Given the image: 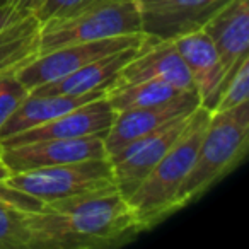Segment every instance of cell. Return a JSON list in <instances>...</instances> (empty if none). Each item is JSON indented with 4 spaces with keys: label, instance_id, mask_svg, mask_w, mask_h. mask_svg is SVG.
<instances>
[{
    "label": "cell",
    "instance_id": "20",
    "mask_svg": "<svg viewBox=\"0 0 249 249\" xmlns=\"http://www.w3.org/2000/svg\"><path fill=\"white\" fill-rule=\"evenodd\" d=\"M249 101V56L239 62L232 75L225 82L224 89H222L218 101L215 104L212 113H222V111H229L232 107H237L241 104Z\"/></svg>",
    "mask_w": 249,
    "mask_h": 249
},
{
    "label": "cell",
    "instance_id": "10",
    "mask_svg": "<svg viewBox=\"0 0 249 249\" xmlns=\"http://www.w3.org/2000/svg\"><path fill=\"white\" fill-rule=\"evenodd\" d=\"M114 109L107 103L106 97H97L82 106L70 109L46 123L35 126L31 130L14 135L11 139L0 142V147L19 145V143L39 142V140L55 139H79L89 135H106L114 121Z\"/></svg>",
    "mask_w": 249,
    "mask_h": 249
},
{
    "label": "cell",
    "instance_id": "5",
    "mask_svg": "<svg viewBox=\"0 0 249 249\" xmlns=\"http://www.w3.org/2000/svg\"><path fill=\"white\" fill-rule=\"evenodd\" d=\"M5 184L41 203L116 188L107 157L21 171L11 174Z\"/></svg>",
    "mask_w": 249,
    "mask_h": 249
},
{
    "label": "cell",
    "instance_id": "18",
    "mask_svg": "<svg viewBox=\"0 0 249 249\" xmlns=\"http://www.w3.org/2000/svg\"><path fill=\"white\" fill-rule=\"evenodd\" d=\"M183 92H188V90H181L179 87L173 86L166 80L150 79L135 84L109 86L104 92V97L111 104L114 113H120V111L133 109V107H143L164 103V101L174 99Z\"/></svg>",
    "mask_w": 249,
    "mask_h": 249
},
{
    "label": "cell",
    "instance_id": "9",
    "mask_svg": "<svg viewBox=\"0 0 249 249\" xmlns=\"http://www.w3.org/2000/svg\"><path fill=\"white\" fill-rule=\"evenodd\" d=\"M196 107H200L198 92L188 90V92H183L174 99L164 101V103L116 113L111 128L104 137L107 159L116 156L120 150H123L135 140L143 139L149 133L159 130L169 121L191 114Z\"/></svg>",
    "mask_w": 249,
    "mask_h": 249
},
{
    "label": "cell",
    "instance_id": "23",
    "mask_svg": "<svg viewBox=\"0 0 249 249\" xmlns=\"http://www.w3.org/2000/svg\"><path fill=\"white\" fill-rule=\"evenodd\" d=\"M29 94V90L16 79L0 92V126L4 124V121L14 113V109L22 103L26 96Z\"/></svg>",
    "mask_w": 249,
    "mask_h": 249
},
{
    "label": "cell",
    "instance_id": "2",
    "mask_svg": "<svg viewBox=\"0 0 249 249\" xmlns=\"http://www.w3.org/2000/svg\"><path fill=\"white\" fill-rule=\"evenodd\" d=\"M249 147V101L212 113L196 157L176 198V210L196 201L244 160Z\"/></svg>",
    "mask_w": 249,
    "mask_h": 249
},
{
    "label": "cell",
    "instance_id": "3",
    "mask_svg": "<svg viewBox=\"0 0 249 249\" xmlns=\"http://www.w3.org/2000/svg\"><path fill=\"white\" fill-rule=\"evenodd\" d=\"M210 114V111L205 107H196L179 140L167 150L159 164L126 198L143 231L156 227L164 218L178 212V193L195 162L198 145L207 128Z\"/></svg>",
    "mask_w": 249,
    "mask_h": 249
},
{
    "label": "cell",
    "instance_id": "8",
    "mask_svg": "<svg viewBox=\"0 0 249 249\" xmlns=\"http://www.w3.org/2000/svg\"><path fill=\"white\" fill-rule=\"evenodd\" d=\"M104 137L89 135L79 139H55L39 142L19 143V145L0 147V160L14 173L38 169V167L62 166V164L80 162L89 159L107 157Z\"/></svg>",
    "mask_w": 249,
    "mask_h": 249
},
{
    "label": "cell",
    "instance_id": "15",
    "mask_svg": "<svg viewBox=\"0 0 249 249\" xmlns=\"http://www.w3.org/2000/svg\"><path fill=\"white\" fill-rule=\"evenodd\" d=\"M150 36L140 45L130 46V48L120 50V52L106 55L99 60H94L89 65L82 67V69L75 70V72L69 73V75L62 77L58 80L35 87L29 92L39 94V96H43V94H52V96H55V94H60V96H84V94L96 92V90H106L116 80V77L120 75L123 67L139 55L140 50L147 45Z\"/></svg>",
    "mask_w": 249,
    "mask_h": 249
},
{
    "label": "cell",
    "instance_id": "16",
    "mask_svg": "<svg viewBox=\"0 0 249 249\" xmlns=\"http://www.w3.org/2000/svg\"><path fill=\"white\" fill-rule=\"evenodd\" d=\"M106 90H96V92L84 94V96H60V94H33L29 92L22 99V103L14 109V113L4 121L0 126V142L11 139L14 135L31 130L35 126L46 123L60 114L70 109L82 106V104L103 97Z\"/></svg>",
    "mask_w": 249,
    "mask_h": 249
},
{
    "label": "cell",
    "instance_id": "21",
    "mask_svg": "<svg viewBox=\"0 0 249 249\" xmlns=\"http://www.w3.org/2000/svg\"><path fill=\"white\" fill-rule=\"evenodd\" d=\"M38 26L39 24L35 16L18 14L9 2L0 5V41L22 35V33L29 31L33 28H38Z\"/></svg>",
    "mask_w": 249,
    "mask_h": 249
},
{
    "label": "cell",
    "instance_id": "24",
    "mask_svg": "<svg viewBox=\"0 0 249 249\" xmlns=\"http://www.w3.org/2000/svg\"><path fill=\"white\" fill-rule=\"evenodd\" d=\"M9 4L14 7V11L21 16H33L36 9L41 5L43 0H7Z\"/></svg>",
    "mask_w": 249,
    "mask_h": 249
},
{
    "label": "cell",
    "instance_id": "11",
    "mask_svg": "<svg viewBox=\"0 0 249 249\" xmlns=\"http://www.w3.org/2000/svg\"><path fill=\"white\" fill-rule=\"evenodd\" d=\"M231 0H160L142 9V31L154 39H173L201 29Z\"/></svg>",
    "mask_w": 249,
    "mask_h": 249
},
{
    "label": "cell",
    "instance_id": "26",
    "mask_svg": "<svg viewBox=\"0 0 249 249\" xmlns=\"http://www.w3.org/2000/svg\"><path fill=\"white\" fill-rule=\"evenodd\" d=\"M14 80V73H7V75H0V92Z\"/></svg>",
    "mask_w": 249,
    "mask_h": 249
},
{
    "label": "cell",
    "instance_id": "19",
    "mask_svg": "<svg viewBox=\"0 0 249 249\" xmlns=\"http://www.w3.org/2000/svg\"><path fill=\"white\" fill-rule=\"evenodd\" d=\"M38 28L0 41V75L16 73L38 55Z\"/></svg>",
    "mask_w": 249,
    "mask_h": 249
},
{
    "label": "cell",
    "instance_id": "14",
    "mask_svg": "<svg viewBox=\"0 0 249 249\" xmlns=\"http://www.w3.org/2000/svg\"><path fill=\"white\" fill-rule=\"evenodd\" d=\"M183 58L193 86L200 97V106L212 113L217 104L222 82V70L217 50L203 29L186 33L171 39Z\"/></svg>",
    "mask_w": 249,
    "mask_h": 249
},
{
    "label": "cell",
    "instance_id": "28",
    "mask_svg": "<svg viewBox=\"0 0 249 249\" xmlns=\"http://www.w3.org/2000/svg\"><path fill=\"white\" fill-rule=\"evenodd\" d=\"M5 2H7V0H0V5H2V4H5Z\"/></svg>",
    "mask_w": 249,
    "mask_h": 249
},
{
    "label": "cell",
    "instance_id": "4",
    "mask_svg": "<svg viewBox=\"0 0 249 249\" xmlns=\"http://www.w3.org/2000/svg\"><path fill=\"white\" fill-rule=\"evenodd\" d=\"M139 33L143 31L137 0H90L72 14L39 26L38 55L67 45Z\"/></svg>",
    "mask_w": 249,
    "mask_h": 249
},
{
    "label": "cell",
    "instance_id": "6",
    "mask_svg": "<svg viewBox=\"0 0 249 249\" xmlns=\"http://www.w3.org/2000/svg\"><path fill=\"white\" fill-rule=\"evenodd\" d=\"M149 36L145 33H139V35L116 36V38H106L99 39V41L67 45L53 50V52L36 55L31 62L21 67L14 75L26 89L33 90L38 86L62 79V77L89 65L94 60H99L106 55L120 52V50L130 48V46L140 45Z\"/></svg>",
    "mask_w": 249,
    "mask_h": 249
},
{
    "label": "cell",
    "instance_id": "13",
    "mask_svg": "<svg viewBox=\"0 0 249 249\" xmlns=\"http://www.w3.org/2000/svg\"><path fill=\"white\" fill-rule=\"evenodd\" d=\"M160 79L181 90H196L193 80L171 39L150 38L135 58L130 60L111 86Z\"/></svg>",
    "mask_w": 249,
    "mask_h": 249
},
{
    "label": "cell",
    "instance_id": "7",
    "mask_svg": "<svg viewBox=\"0 0 249 249\" xmlns=\"http://www.w3.org/2000/svg\"><path fill=\"white\" fill-rule=\"evenodd\" d=\"M196 111V109H195ZM193 111V113H195ZM191 113V114H193ZM191 114L176 118L109 157L116 190L128 198L188 128Z\"/></svg>",
    "mask_w": 249,
    "mask_h": 249
},
{
    "label": "cell",
    "instance_id": "12",
    "mask_svg": "<svg viewBox=\"0 0 249 249\" xmlns=\"http://www.w3.org/2000/svg\"><path fill=\"white\" fill-rule=\"evenodd\" d=\"M201 29L210 36L217 50L222 70L220 96L239 62L249 56V0H231Z\"/></svg>",
    "mask_w": 249,
    "mask_h": 249
},
{
    "label": "cell",
    "instance_id": "22",
    "mask_svg": "<svg viewBox=\"0 0 249 249\" xmlns=\"http://www.w3.org/2000/svg\"><path fill=\"white\" fill-rule=\"evenodd\" d=\"M90 0H43L41 5L36 9V12L33 16L36 18L38 24H46V22L56 21L62 19L65 16L75 12L77 9H80L82 5L89 4Z\"/></svg>",
    "mask_w": 249,
    "mask_h": 249
},
{
    "label": "cell",
    "instance_id": "1",
    "mask_svg": "<svg viewBox=\"0 0 249 249\" xmlns=\"http://www.w3.org/2000/svg\"><path fill=\"white\" fill-rule=\"evenodd\" d=\"M29 224L33 249L111 248L145 232L116 188L43 203L29 212Z\"/></svg>",
    "mask_w": 249,
    "mask_h": 249
},
{
    "label": "cell",
    "instance_id": "17",
    "mask_svg": "<svg viewBox=\"0 0 249 249\" xmlns=\"http://www.w3.org/2000/svg\"><path fill=\"white\" fill-rule=\"evenodd\" d=\"M41 201L0 183V249H33L29 212Z\"/></svg>",
    "mask_w": 249,
    "mask_h": 249
},
{
    "label": "cell",
    "instance_id": "25",
    "mask_svg": "<svg viewBox=\"0 0 249 249\" xmlns=\"http://www.w3.org/2000/svg\"><path fill=\"white\" fill-rule=\"evenodd\" d=\"M11 171L7 169V166H5L4 162H2V160H0V183H5V181L9 179V178H11Z\"/></svg>",
    "mask_w": 249,
    "mask_h": 249
},
{
    "label": "cell",
    "instance_id": "27",
    "mask_svg": "<svg viewBox=\"0 0 249 249\" xmlns=\"http://www.w3.org/2000/svg\"><path fill=\"white\" fill-rule=\"evenodd\" d=\"M156 2H160V0H137V4L140 5V11L145 9V7H149V5L156 4Z\"/></svg>",
    "mask_w": 249,
    "mask_h": 249
}]
</instances>
